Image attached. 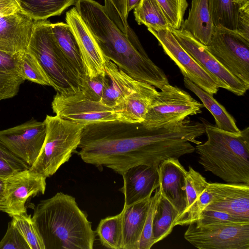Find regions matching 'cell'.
I'll use <instances>...</instances> for the list:
<instances>
[{"instance_id":"17","label":"cell","mask_w":249,"mask_h":249,"mask_svg":"<svg viewBox=\"0 0 249 249\" xmlns=\"http://www.w3.org/2000/svg\"><path fill=\"white\" fill-rule=\"evenodd\" d=\"M34 22L20 10L0 15V51L13 54L28 51Z\"/></svg>"},{"instance_id":"25","label":"cell","mask_w":249,"mask_h":249,"mask_svg":"<svg viewBox=\"0 0 249 249\" xmlns=\"http://www.w3.org/2000/svg\"><path fill=\"white\" fill-rule=\"evenodd\" d=\"M183 82L185 87L200 99L204 107L213 116L216 127L220 129L231 132L237 133L240 131L233 117L213 97L212 95L185 77H183Z\"/></svg>"},{"instance_id":"13","label":"cell","mask_w":249,"mask_h":249,"mask_svg":"<svg viewBox=\"0 0 249 249\" xmlns=\"http://www.w3.org/2000/svg\"><path fill=\"white\" fill-rule=\"evenodd\" d=\"M46 133L45 122L32 119L19 125L0 130V142L30 167L41 150Z\"/></svg>"},{"instance_id":"42","label":"cell","mask_w":249,"mask_h":249,"mask_svg":"<svg viewBox=\"0 0 249 249\" xmlns=\"http://www.w3.org/2000/svg\"><path fill=\"white\" fill-rule=\"evenodd\" d=\"M16 54L0 51V72L19 76L16 65Z\"/></svg>"},{"instance_id":"35","label":"cell","mask_w":249,"mask_h":249,"mask_svg":"<svg viewBox=\"0 0 249 249\" xmlns=\"http://www.w3.org/2000/svg\"><path fill=\"white\" fill-rule=\"evenodd\" d=\"M171 28L180 29L188 6L187 0H157Z\"/></svg>"},{"instance_id":"30","label":"cell","mask_w":249,"mask_h":249,"mask_svg":"<svg viewBox=\"0 0 249 249\" xmlns=\"http://www.w3.org/2000/svg\"><path fill=\"white\" fill-rule=\"evenodd\" d=\"M18 74L24 80L44 86L52 83L37 59L28 51L16 54Z\"/></svg>"},{"instance_id":"5","label":"cell","mask_w":249,"mask_h":249,"mask_svg":"<svg viewBox=\"0 0 249 249\" xmlns=\"http://www.w3.org/2000/svg\"><path fill=\"white\" fill-rule=\"evenodd\" d=\"M51 23L35 20L28 51L37 59L57 93L70 95L81 92L78 79L54 38Z\"/></svg>"},{"instance_id":"3","label":"cell","mask_w":249,"mask_h":249,"mask_svg":"<svg viewBox=\"0 0 249 249\" xmlns=\"http://www.w3.org/2000/svg\"><path fill=\"white\" fill-rule=\"evenodd\" d=\"M200 119L207 140L197 144L195 151L204 170L227 183L249 184V127L231 132Z\"/></svg>"},{"instance_id":"41","label":"cell","mask_w":249,"mask_h":249,"mask_svg":"<svg viewBox=\"0 0 249 249\" xmlns=\"http://www.w3.org/2000/svg\"><path fill=\"white\" fill-rule=\"evenodd\" d=\"M236 31L249 41V0L239 7Z\"/></svg>"},{"instance_id":"21","label":"cell","mask_w":249,"mask_h":249,"mask_svg":"<svg viewBox=\"0 0 249 249\" xmlns=\"http://www.w3.org/2000/svg\"><path fill=\"white\" fill-rule=\"evenodd\" d=\"M151 197L124 205L121 211L123 249H138Z\"/></svg>"},{"instance_id":"7","label":"cell","mask_w":249,"mask_h":249,"mask_svg":"<svg viewBox=\"0 0 249 249\" xmlns=\"http://www.w3.org/2000/svg\"><path fill=\"white\" fill-rule=\"evenodd\" d=\"M160 89L142 123L146 128L161 127L202 112L203 105L177 86L168 84Z\"/></svg>"},{"instance_id":"31","label":"cell","mask_w":249,"mask_h":249,"mask_svg":"<svg viewBox=\"0 0 249 249\" xmlns=\"http://www.w3.org/2000/svg\"><path fill=\"white\" fill-rule=\"evenodd\" d=\"M122 213L102 219L97 228L102 245L111 249H123Z\"/></svg>"},{"instance_id":"37","label":"cell","mask_w":249,"mask_h":249,"mask_svg":"<svg viewBox=\"0 0 249 249\" xmlns=\"http://www.w3.org/2000/svg\"><path fill=\"white\" fill-rule=\"evenodd\" d=\"M108 85L109 79L106 73L92 78L86 76L82 92L90 100L100 101Z\"/></svg>"},{"instance_id":"29","label":"cell","mask_w":249,"mask_h":249,"mask_svg":"<svg viewBox=\"0 0 249 249\" xmlns=\"http://www.w3.org/2000/svg\"><path fill=\"white\" fill-rule=\"evenodd\" d=\"M214 26L236 31L239 7L234 0H207Z\"/></svg>"},{"instance_id":"22","label":"cell","mask_w":249,"mask_h":249,"mask_svg":"<svg viewBox=\"0 0 249 249\" xmlns=\"http://www.w3.org/2000/svg\"><path fill=\"white\" fill-rule=\"evenodd\" d=\"M105 71L109 79V85L100 101L114 107L134 92L141 82L134 79L107 59L106 62Z\"/></svg>"},{"instance_id":"24","label":"cell","mask_w":249,"mask_h":249,"mask_svg":"<svg viewBox=\"0 0 249 249\" xmlns=\"http://www.w3.org/2000/svg\"><path fill=\"white\" fill-rule=\"evenodd\" d=\"M181 27L204 45H209L214 25L207 0H192L188 17L183 21Z\"/></svg>"},{"instance_id":"8","label":"cell","mask_w":249,"mask_h":249,"mask_svg":"<svg viewBox=\"0 0 249 249\" xmlns=\"http://www.w3.org/2000/svg\"><path fill=\"white\" fill-rule=\"evenodd\" d=\"M184 237L199 249H249V223L218 222L189 225Z\"/></svg>"},{"instance_id":"33","label":"cell","mask_w":249,"mask_h":249,"mask_svg":"<svg viewBox=\"0 0 249 249\" xmlns=\"http://www.w3.org/2000/svg\"><path fill=\"white\" fill-rule=\"evenodd\" d=\"M185 184L186 208L181 214L188 211L195 204L207 188L209 182L199 173L189 166L185 177Z\"/></svg>"},{"instance_id":"11","label":"cell","mask_w":249,"mask_h":249,"mask_svg":"<svg viewBox=\"0 0 249 249\" xmlns=\"http://www.w3.org/2000/svg\"><path fill=\"white\" fill-rule=\"evenodd\" d=\"M164 53L175 62L185 77L213 95L220 88L218 82L181 46L169 29L147 28Z\"/></svg>"},{"instance_id":"44","label":"cell","mask_w":249,"mask_h":249,"mask_svg":"<svg viewBox=\"0 0 249 249\" xmlns=\"http://www.w3.org/2000/svg\"><path fill=\"white\" fill-rule=\"evenodd\" d=\"M0 158L4 159L22 167L24 169H29L30 166L20 159L12 153L0 142Z\"/></svg>"},{"instance_id":"12","label":"cell","mask_w":249,"mask_h":249,"mask_svg":"<svg viewBox=\"0 0 249 249\" xmlns=\"http://www.w3.org/2000/svg\"><path fill=\"white\" fill-rule=\"evenodd\" d=\"M177 40L187 53L219 83L220 88L237 96L243 95L249 89L243 83L228 71L207 49L187 31L170 27Z\"/></svg>"},{"instance_id":"45","label":"cell","mask_w":249,"mask_h":249,"mask_svg":"<svg viewBox=\"0 0 249 249\" xmlns=\"http://www.w3.org/2000/svg\"><path fill=\"white\" fill-rule=\"evenodd\" d=\"M19 10L17 0H0V15H8Z\"/></svg>"},{"instance_id":"9","label":"cell","mask_w":249,"mask_h":249,"mask_svg":"<svg viewBox=\"0 0 249 249\" xmlns=\"http://www.w3.org/2000/svg\"><path fill=\"white\" fill-rule=\"evenodd\" d=\"M208 51L249 88V41L236 31L214 26Z\"/></svg>"},{"instance_id":"47","label":"cell","mask_w":249,"mask_h":249,"mask_svg":"<svg viewBox=\"0 0 249 249\" xmlns=\"http://www.w3.org/2000/svg\"><path fill=\"white\" fill-rule=\"evenodd\" d=\"M4 188V179L0 178V199L2 196Z\"/></svg>"},{"instance_id":"38","label":"cell","mask_w":249,"mask_h":249,"mask_svg":"<svg viewBox=\"0 0 249 249\" xmlns=\"http://www.w3.org/2000/svg\"><path fill=\"white\" fill-rule=\"evenodd\" d=\"M0 249H30L11 221L8 223L6 233L0 241Z\"/></svg>"},{"instance_id":"26","label":"cell","mask_w":249,"mask_h":249,"mask_svg":"<svg viewBox=\"0 0 249 249\" xmlns=\"http://www.w3.org/2000/svg\"><path fill=\"white\" fill-rule=\"evenodd\" d=\"M76 0H17L20 11L33 20H45L60 16Z\"/></svg>"},{"instance_id":"20","label":"cell","mask_w":249,"mask_h":249,"mask_svg":"<svg viewBox=\"0 0 249 249\" xmlns=\"http://www.w3.org/2000/svg\"><path fill=\"white\" fill-rule=\"evenodd\" d=\"M158 92L155 87L141 82L134 92L114 107L118 121L142 123Z\"/></svg>"},{"instance_id":"14","label":"cell","mask_w":249,"mask_h":249,"mask_svg":"<svg viewBox=\"0 0 249 249\" xmlns=\"http://www.w3.org/2000/svg\"><path fill=\"white\" fill-rule=\"evenodd\" d=\"M46 178L29 171H19L4 179L0 211L10 217L27 212L25 203L30 197L44 194Z\"/></svg>"},{"instance_id":"32","label":"cell","mask_w":249,"mask_h":249,"mask_svg":"<svg viewBox=\"0 0 249 249\" xmlns=\"http://www.w3.org/2000/svg\"><path fill=\"white\" fill-rule=\"evenodd\" d=\"M12 222L28 244L30 249H45L41 236L32 219L27 212L12 217Z\"/></svg>"},{"instance_id":"15","label":"cell","mask_w":249,"mask_h":249,"mask_svg":"<svg viewBox=\"0 0 249 249\" xmlns=\"http://www.w3.org/2000/svg\"><path fill=\"white\" fill-rule=\"evenodd\" d=\"M65 20L77 41L86 75L92 78L105 74L107 59L74 7L67 12Z\"/></svg>"},{"instance_id":"1","label":"cell","mask_w":249,"mask_h":249,"mask_svg":"<svg viewBox=\"0 0 249 249\" xmlns=\"http://www.w3.org/2000/svg\"><path fill=\"white\" fill-rule=\"evenodd\" d=\"M194 138L187 119L154 129L142 123L102 122L85 126L78 153L85 162L105 166L122 176L133 166H159L167 159L193 153Z\"/></svg>"},{"instance_id":"16","label":"cell","mask_w":249,"mask_h":249,"mask_svg":"<svg viewBox=\"0 0 249 249\" xmlns=\"http://www.w3.org/2000/svg\"><path fill=\"white\" fill-rule=\"evenodd\" d=\"M212 200L205 210L222 212L249 221V184L209 183Z\"/></svg>"},{"instance_id":"23","label":"cell","mask_w":249,"mask_h":249,"mask_svg":"<svg viewBox=\"0 0 249 249\" xmlns=\"http://www.w3.org/2000/svg\"><path fill=\"white\" fill-rule=\"evenodd\" d=\"M51 27L54 38L78 79L82 90L86 75L76 38L67 23H51Z\"/></svg>"},{"instance_id":"40","label":"cell","mask_w":249,"mask_h":249,"mask_svg":"<svg viewBox=\"0 0 249 249\" xmlns=\"http://www.w3.org/2000/svg\"><path fill=\"white\" fill-rule=\"evenodd\" d=\"M196 222L200 223L213 222L233 223H249V221L233 216L226 213L206 210H204L202 212L200 219Z\"/></svg>"},{"instance_id":"18","label":"cell","mask_w":249,"mask_h":249,"mask_svg":"<svg viewBox=\"0 0 249 249\" xmlns=\"http://www.w3.org/2000/svg\"><path fill=\"white\" fill-rule=\"evenodd\" d=\"M158 166L139 165L123 175L124 185L120 189L124 195V205H130L152 196L159 187Z\"/></svg>"},{"instance_id":"27","label":"cell","mask_w":249,"mask_h":249,"mask_svg":"<svg viewBox=\"0 0 249 249\" xmlns=\"http://www.w3.org/2000/svg\"><path fill=\"white\" fill-rule=\"evenodd\" d=\"M179 215L178 210L161 195L157 207L153 221L154 244L162 240L173 231Z\"/></svg>"},{"instance_id":"34","label":"cell","mask_w":249,"mask_h":249,"mask_svg":"<svg viewBox=\"0 0 249 249\" xmlns=\"http://www.w3.org/2000/svg\"><path fill=\"white\" fill-rule=\"evenodd\" d=\"M126 0H105L104 8L118 28L128 36L135 34L129 26L126 9Z\"/></svg>"},{"instance_id":"10","label":"cell","mask_w":249,"mask_h":249,"mask_svg":"<svg viewBox=\"0 0 249 249\" xmlns=\"http://www.w3.org/2000/svg\"><path fill=\"white\" fill-rule=\"evenodd\" d=\"M52 108L56 115L85 126L118 120L114 107L90 100L82 92L70 95L56 93Z\"/></svg>"},{"instance_id":"4","label":"cell","mask_w":249,"mask_h":249,"mask_svg":"<svg viewBox=\"0 0 249 249\" xmlns=\"http://www.w3.org/2000/svg\"><path fill=\"white\" fill-rule=\"evenodd\" d=\"M97 43L107 59L134 79L159 89L169 84L164 72L149 57L136 35L128 36L110 25L101 31Z\"/></svg>"},{"instance_id":"28","label":"cell","mask_w":249,"mask_h":249,"mask_svg":"<svg viewBox=\"0 0 249 249\" xmlns=\"http://www.w3.org/2000/svg\"><path fill=\"white\" fill-rule=\"evenodd\" d=\"M135 19L139 25L153 29H169V23L157 0H141L134 9Z\"/></svg>"},{"instance_id":"46","label":"cell","mask_w":249,"mask_h":249,"mask_svg":"<svg viewBox=\"0 0 249 249\" xmlns=\"http://www.w3.org/2000/svg\"><path fill=\"white\" fill-rule=\"evenodd\" d=\"M141 0H126V9L128 13L133 9H134L139 4Z\"/></svg>"},{"instance_id":"6","label":"cell","mask_w":249,"mask_h":249,"mask_svg":"<svg viewBox=\"0 0 249 249\" xmlns=\"http://www.w3.org/2000/svg\"><path fill=\"white\" fill-rule=\"evenodd\" d=\"M46 136L41 150L29 170L45 178L54 175L78 148L85 125L47 115Z\"/></svg>"},{"instance_id":"39","label":"cell","mask_w":249,"mask_h":249,"mask_svg":"<svg viewBox=\"0 0 249 249\" xmlns=\"http://www.w3.org/2000/svg\"><path fill=\"white\" fill-rule=\"evenodd\" d=\"M24 81L20 76L0 72V100L11 98L17 95Z\"/></svg>"},{"instance_id":"19","label":"cell","mask_w":249,"mask_h":249,"mask_svg":"<svg viewBox=\"0 0 249 249\" xmlns=\"http://www.w3.org/2000/svg\"><path fill=\"white\" fill-rule=\"evenodd\" d=\"M186 172L178 159L176 158L167 159L158 166V188L161 195L178 210V216L186 208L185 177Z\"/></svg>"},{"instance_id":"36","label":"cell","mask_w":249,"mask_h":249,"mask_svg":"<svg viewBox=\"0 0 249 249\" xmlns=\"http://www.w3.org/2000/svg\"><path fill=\"white\" fill-rule=\"evenodd\" d=\"M160 196V192L157 188L154 195L150 198L138 249H150L154 245L152 231L153 221Z\"/></svg>"},{"instance_id":"2","label":"cell","mask_w":249,"mask_h":249,"mask_svg":"<svg viewBox=\"0 0 249 249\" xmlns=\"http://www.w3.org/2000/svg\"><path fill=\"white\" fill-rule=\"evenodd\" d=\"M32 219L45 249H92L95 231L75 198L62 192L40 201Z\"/></svg>"},{"instance_id":"43","label":"cell","mask_w":249,"mask_h":249,"mask_svg":"<svg viewBox=\"0 0 249 249\" xmlns=\"http://www.w3.org/2000/svg\"><path fill=\"white\" fill-rule=\"evenodd\" d=\"M19 166L0 158V178L5 179L16 173L24 170Z\"/></svg>"}]
</instances>
